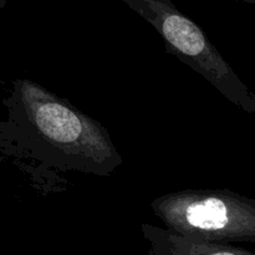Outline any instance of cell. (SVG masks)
Masks as SVG:
<instances>
[{
    "instance_id": "cell-1",
    "label": "cell",
    "mask_w": 255,
    "mask_h": 255,
    "mask_svg": "<svg viewBox=\"0 0 255 255\" xmlns=\"http://www.w3.org/2000/svg\"><path fill=\"white\" fill-rule=\"evenodd\" d=\"M1 105L0 159L41 196L67 191V174L110 177L124 163L101 122L32 80L9 81Z\"/></svg>"
},
{
    "instance_id": "cell-2",
    "label": "cell",
    "mask_w": 255,
    "mask_h": 255,
    "mask_svg": "<svg viewBox=\"0 0 255 255\" xmlns=\"http://www.w3.org/2000/svg\"><path fill=\"white\" fill-rule=\"evenodd\" d=\"M168 231L212 243H255V199L228 188H187L149 203Z\"/></svg>"
},
{
    "instance_id": "cell-3",
    "label": "cell",
    "mask_w": 255,
    "mask_h": 255,
    "mask_svg": "<svg viewBox=\"0 0 255 255\" xmlns=\"http://www.w3.org/2000/svg\"><path fill=\"white\" fill-rule=\"evenodd\" d=\"M122 1L156 29L168 54L203 76L229 102L247 114H255L254 92L242 81L202 27L179 11L172 0Z\"/></svg>"
},
{
    "instance_id": "cell-4",
    "label": "cell",
    "mask_w": 255,
    "mask_h": 255,
    "mask_svg": "<svg viewBox=\"0 0 255 255\" xmlns=\"http://www.w3.org/2000/svg\"><path fill=\"white\" fill-rule=\"evenodd\" d=\"M142 236L148 243L149 255H255L247 249L231 244L212 243L186 238L167 228L143 223Z\"/></svg>"
},
{
    "instance_id": "cell-5",
    "label": "cell",
    "mask_w": 255,
    "mask_h": 255,
    "mask_svg": "<svg viewBox=\"0 0 255 255\" xmlns=\"http://www.w3.org/2000/svg\"><path fill=\"white\" fill-rule=\"evenodd\" d=\"M7 0H0V9H4L5 5H6Z\"/></svg>"
},
{
    "instance_id": "cell-6",
    "label": "cell",
    "mask_w": 255,
    "mask_h": 255,
    "mask_svg": "<svg viewBox=\"0 0 255 255\" xmlns=\"http://www.w3.org/2000/svg\"><path fill=\"white\" fill-rule=\"evenodd\" d=\"M239 1L248 2V4H255V0H239Z\"/></svg>"
}]
</instances>
